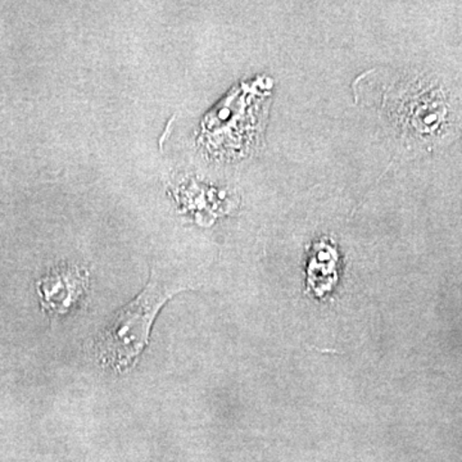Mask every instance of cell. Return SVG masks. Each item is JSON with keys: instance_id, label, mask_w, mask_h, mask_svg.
<instances>
[{"instance_id": "obj_1", "label": "cell", "mask_w": 462, "mask_h": 462, "mask_svg": "<svg viewBox=\"0 0 462 462\" xmlns=\"http://www.w3.org/2000/svg\"><path fill=\"white\" fill-rule=\"evenodd\" d=\"M170 296L157 282H151L135 300L123 307L97 339L100 363L115 372L133 367L147 346L158 311Z\"/></svg>"}, {"instance_id": "obj_2", "label": "cell", "mask_w": 462, "mask_h": 462, "mask_svg": "<svg viewBox=\"0 0 462 462\" xmlns=\"http://www.w3.org/2000/svg\"><path fill=\"white\" fill-rule=\"evenodd\" d=\"M88 288V273L72 264L54 267L39 282L42 307L48 314L63 315L74 309Z\"/></svg>"}]
</instances>
